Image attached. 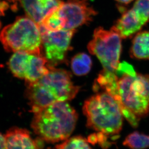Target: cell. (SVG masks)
<instances>
[{
    "mask_svg": "<svg viewBox=\"0 0 149 149\" xmlns=\"http://www.w3.org/2000/svg\"><path fill=\"white\" fill-rule=\"evenodd\" d=\"M97 14L88 0H68L50 13L38 25L52 31L75 30L89 24Z\"/></svg>",
    "mask_w": 149,
    "mask_h": 149,
    "instance_id": "cell-6",
    "label": "cell"
},
{
    "mask_svg": "<svg viewBox=\"0 0 149 149\" xmlns=\"http://www.w3.org/2000/svg\"><path fill=\"white\" fill-rule=\"evenodd\" d=\"M6 149H40L44 146L42 139H33L27 130L14 127L4 135Z\"/></svg>",
    "mask_w": 149,
    "mask_h": 149,
    "instance_id": "cell-10",
    "label": "cell"
},
{
    "mask_svg": "<svg viewBox=\"0 0 149 149\" xmlns=\"http://www.w3.org/2000/svg\"><path fill=\"white\" fill-rule=\"evenodd\" d=\"M70 72L50 66L49 72L34 83L27 84L25 95L35 113L51 104L74 98L80 87L74 86Z\"/></svg>",
    "mask_w": 149,
    "mask_h": 149,
    "instance_id": "cell-1",
    "label": "cell"
},
{
    "mask_svg": "<svg viewBox=\"0 0 149 149\" xmlns=\"http://www.w3.org/2000/svg\"><path fill=\"white\" fill-rule=\"evenodd\" d=\"M144 25L139 16L132 8L123 13L112 28L118 33L121 38L127 39L139 32Z\"/></svg>",
    "mask_w": 149,
    "mask_h": 149,
    "instance_id": "cell-12",
    "label": "cell"
},
{
    "mask_svg": "<svg viewBox=\"0 0 149 149\" xmlns=\"http://www.w3.org/2000/svg\"><path fill=\"white\" fill-rule=\"evenodd\" d=\"M83 110L89 128L108 136H116L121 131L123 116L119 103L106 92L86 100Z\"/></svg>",
    "mask_w": 149,
    "mask_h": 149,
    "instance_id": "cell-4",
    "label": "cell"
},
{
    "mask_svg": "<svg viewBox=\"0 0 149 149\" xmlns=\"http://www.w3.org/2000/svg\"><path fill=\"white\" fill-rule=\"evenodd\" d=\"M118 3H121L122 4H127L131 3L133 0H116Z\"/></svg>",
    "mask_w": 149,
    "mask_h": 149,
    "instance_id": "cell-21",
    "label": "cell"
},
{
    "mask_svg": "<svg viewBox=\"0 0 149 149\" xmlns=\"http://www.w3.org/2000/svg\"><path fill=\"white\" fill-rule=\"evenodd\" d=\"M123 145L132 149H144L149 147V136L134 132L128 135Z\"/></svg>",
    "mask_w": 149,
    "mask_h": 149,
    "instance_id": "cell-16",
    "label": "cell"
},
{
    "mask_svg": "<svg viewBox=\"0 0 149 149\" xmlns=\"http://www.w3.org/2000/svg\"><path fill=\"white\" fill-rule=\"evenodd\" d=\"M117 76L118 102L123 116L133 127H136L141 119L149 113V74L135 72Z\"/></svg>",
    "mask_w": 149,
    "mask_h": 149,
    "instance_id": "cell-3",
    "label": "cell"
},
{
    "mask_svg": "<svg viewBox=\"0 0 149 149\" xmlns=\"http://www.w3.org/2000/svg\"><path fill=\"white\" fill-rule=\"evenodd\" d=\"M130 54L136 59L149 60V31L137 33L132 41Z\"/></svg>",
    "mask_w": 149,
    "mask_h": 149,
    "instance_id": "cell-14",
    "label": "cell"
},
{
    "mask_svg": "<svg viewBox=\"0 0 149 149\" xmlns=\"http://www.w3.org/2000/svg\"><path fill=\"white\" fill-rule=\"evenodd\" d=\"M41 32L42 48L48 65L54 67L67 61L68 52L71 49L70 42L75 30H62L52 31L39 25Z\"/></svg>",
    "mask_w": 149,
    "mask_h": 149,
    "instance_id": "cell-8",
    "label": "cell"
},
{
    "mask_svg": "<svg viewBox=\"0 0 149 149\" xmlns=\"http://www.w3.org/2000/svg\"><path fill=\"white\" fill-rule=\"evenodd\" d=\"M122 38L112 28L106 30L99 27L88 45L89 52L99 59L104 69L116 72L119 64Z\"/></svg>",
    "mask_w": 149,
    "mask_h": 149,
    "instance_id": "cell-7",
    "label": "cell"
},
{
    "mask_svg": "<svg viewBox=\"0 0 149 149\" xmlns=\"http://www.w3.org/2000/svg\"><path fill=\"white\" fill-rule=\"evenodd\" d=\"M24 68V80L26 84L34 83L49 72L50 66L45 56L28 53Z\"/></svg>",
    "mask_w": 149,
    "mask_h": 149,
    "instance_id": "cell-11",
    "label": "cell"
},
{
    "mask_svg": "<svg viewBox=\"0 0 149 149\" xmlns=\"http://www.w3.org/2000/svg\"><path fill=\"white\" fill-rule=\"evenodd\" d=\"M0 149H6V141L4 135L0 133Z\"/></svg>",
    "mask_w": 149,
    "mask_h": 149,
    "instance_id": "cell-20",
    "label": "cell"
},
{
    "mask_svg": "<svg viewBox=\"0 0 149 149\" xmlns=\"http://www.w3.org/2000/svg\"><path fill=\"white\" fill-rule=\"evenodd\" d=\"M0 42L6 52L41 55L42 41L39 26L28 17H18L0 33Z\"/></svg>",
    "mask_w": 149,
    "mask_h": 149,
    "instance_id": "cell-5",
    "label": "cell"
},
{
    "mask_svg": "<svg viewBox=\"0 0 149 149\" xmlns=\"http://www.w3.org/2000/svg\"><path fill=\"white\" fill-rule=\"evenodd\" d=\"M132 8L144 25L149 22V0H136Z\"/></svg>",
    "mask_w": 149,
    "mask_h": 149,
    "instance_id": "cell-18",
    "label": "cell"
},
{
    "mask_svg": "<svg viewBox=\"0 0 149 149\" xmlns=\"http://www.w3.org/2000/svg\"><path fill=\"white\" fill-rule=\"evenodd\" d=\"M9 4L7 2L5 1H0V17L3 16L4 15V12L8 8ZM1 24L0 21V28L1 27Z\"/></svg>",
    "mask_w": 149,
    "mask_h": 149,
    "instance_id": "cell-19",
    "label": "cell"
},
{
    "mask_svg": "<svg viewBox=\"0 0 149 149\" xmlns=\"http://www.w3.org/2000/svg\"><path fill=\"white\" fill-rule=\"evenodd\" d=\"M4 1H9V2H11V3H17V1L18 0H4Z\"/></svg>",
    "mask_w": 149,
    "mask_h": 149,
    "instance_id": "cell-22",
    "label": "cell"
},
{
    "mask_svg": "<svg viewBox=\"0 0 149 149\" xmlns=\"http://www.w3.org/2000/svg\"><path fill=\"white\" fill-rule=\"evenodd\" d=\"M118 78L116 72L103 69L99 74L94 84V88L96 91L106 92L119 101Z\"/></svg>",
    "mask_w": 149,
    "mask_h": 149,
    "instance_id": "cell-13",
    "label": "cell"
},
{
    "mask_svg": "<svg viewBox=\"0 0 149 149\" xmlns=\"http://www.w3.org/2000/svg\"><path fill=\"white\" fill-rule=\"evenodd\" d=\"M77 119V113L73 108L66 101H59L34 113L31 127L42 140L55 143L70 136Z\"/></svg>",
    "mask_w": 149,
    "mask_h": 149,
    "instance_id": "cell-2",
    "label": "cell"
},
{
    "mask_svg": "<svg viewBox=\"0 0 149 149\" xmlns=\"http://www.w3.org/2000/svg\"><path fill=\"white\" fill-rule=\"evenodd\" d=\"M19 1L27 17L38 25L63 3L62 0H19Z\"/></svg>",
    "mask_w": 149,
    "mask_h": 149,
    "instance_id": "cell-9",
    "label": "cell"
},
{
    "mask_svg": "<svg viewBox=\"0 0 149 149\" xmlns=\"http://www.w3.org/2000/svg\"><path fill=\"white\" fill-rule=\"evenodd\" d=\"M87 140L82 136H73L66 139L62 143L56 145V148L59 149H91Z\"/></svg>",
    "mask_w": 149,
    "mask_h": 149,
    "instance_id": "cell-17",
    "label": "cell"
},
{
    "mask_svg": "<svg viewBox=\"0 0 149 149\" xmlns=\"http://www.w3.org/2000/svg\"><path fill=\"white\" fill-rule=\"evenodd\" d=\"M92 66L91 58L84 53L76 54L72 58L71 67L73 73L77 76H83L90 72Z\"/></svg>",
    "mask_w": 149,
    "mask_h": 149,
    "instance_id": "cell-15",
    "label": "cell"
}]
</instances>
